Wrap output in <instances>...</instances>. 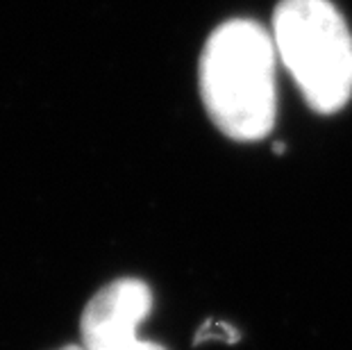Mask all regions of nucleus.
Returning a JSON list of instances; mask_svg holds the SVG:
<instances>
[{"label": "nucleus", "mask_w": 352, "mask_h": 350, "mask_svg": "<svg viewBox=\"0 0 352 350\" xmlns=\"http://www.w3.org/2000/svg\"><path fill=\"white\" fill-rule=\"evenodd\" d=\"M62 350H89V348H85V346H64Z\"/></svg>", "instance_id": "obj_4"}, {"label": "nucleus", "mask_w": 352, "mask_h": 350, "mask_svg": "<svg viewBox=\"0 0 352 350\" xmlns=\"http://www.w3.org/2000/svg\"><path fill=\"white\" fill-rule=\"evenodd\" d=\"M273 46L305 100L320 114L352 96V34L329 0H282L273 17Z\"/></svg>", "instance_id": "obj_2"}, {"label": "nucleus", "mask_w": 352, "mask_h": 350, "mask_svg": "<svg viewBox=\"0 0 352 350\" xmlns=\"http://www.w3.org/2000/svg\"><path fill=\"white\" fill-rule=\"evenodd\" d=\"M275 62L271 32L250 19L216 28L200 57L207 114L236 141H259L275 123Z\"/></svg>", "instance_id": "obj_1"}, {"label": "nucleus", "mask_w": 352, "mask_h": 350, "mask_svg": "<svg viewBox=\"0 0 352 350\" xmlns=\"http://www.w3.org/2000/svg\"><path fill=\"white\" fill-rule=\"evenodd\" d=\"M151 309L153 292L144 280L121 278L109 282L82 311V346L89 350H166L137 334Z\"/></svg>", "instance_id": "obj_3"}]
</instances>
